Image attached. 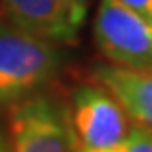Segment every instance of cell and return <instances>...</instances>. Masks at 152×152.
I'll return each mask as SVG.
<instances>
[{"label": "cell", "mask_w": 152, "mask_h": 152, "mask_svg": "<svg viewBox=\"0 0 152 152\" xmlns=\"http://www.w3.org/2000/svg\"><path fill=\"white\" fill-rule=\"evenodd\" d=\"M64 64L59 45L0 17V108L42 91Z\"/></svg>", "instance_id": "6da1fadb"}, {"label": "cell", "mask_w": 152, "mask_h": 152, "mask_svg": "<svg viewBox=\"0 0 152 152\" xmlns=\"http://www.w3.org/2000/svg\"><path fill=\"white\" fill-rule=\"evenodd\" d=\"M7 110L11 152H76L66 97L38 91Z\"/></svg>", "instance_id": "7a4b0ae2"}, {"label": "cell", "mask_w": 152, "mask_h": 152, "mask_svg": "<svg viewBox=\"0 0 152 152\" xmlns=\"http://www.w3.org/2000/svg\"><path fill=\"white\" fill-rule=\"evenodd\" d=\"M66 106L78 148H112L127 137V112L116 97L97 83H83L70 89Z\"/></svg>", "instance_id": "3957f363"}, {"label": "cell", "mask_w": 152, "mask_h": 152, "mask_svg": "<svg viewBox=\"0 0 152 152\" xmlns=\"http://www.w3.org/2000/svg\"><path fill=\"white\" fill-rule=\"evenodd\" d=\"M97 49L112 64L152 70V21L114 0H102L93 21Z\"/></svg>", "instance_id": "277c9868"}, {"label": "cell", "mask_w": 152, "mask_h": 152, "mask_svg": "<svg viewBox=\"0 0 152 152\" xmlns=\"http://www.w3.org/2000/svg\"><path fill=\"white\" fill-rule=\"evenodd\" d=\"M0 15L13 26L53 45L76 42L83 26L61 0H0Z\"/></svg>", "instance_id": "5b68a950"}, {"label": "cell", "mask_w": 152, "mask_h": 152, "mask_svg": "<svg viewBox=\"0 0 152 152\" xmlns=\"http://www.w3.org/2000/svg\"><path fill=\"white\" fill-rule=\"evenodd\" d=\"M89 78L112 93L129 118L152 129V70L102 64L89 70Z\"/></svg>", "instance_id": "8992f818"}, {"label": "cell", "mask_w": 152, "mask_h": 152, "mask_svg": "<svg viewBox=\"0 0 152 152\" xmlns=\"http://www.w3.org/2000/svg\"><path fill=\"white\" fill-rule=\"evenodd\" d=\"M125 152H152V129L135 125L127 131V137L123 140Z\"/></svg>", "instance_id": "52a82bcc"}, {"label": "cell", "mask_w": 152, "mask_h": 152, "mask_svg": "<svg viewBox=\"0 0 152 152\" xmlns=\"http://www.w3.org/2000/svg\"><path fill=\"white\" fill-rule=\"evenodd\" d=\"M114 2H118L131 11L140 13L142 17H146L148 21H152V0H114Z\"/></svg>", "instance_id": "ba28073f"}, {"label": "cell", "mask_w": 152, "mask_h": 152, "mask_svg": "<svg viewBox=\"0 0 152 152\" xmlns=\"http://www.w3.org/2000/svg\"><path fill=\"white\" fill-rule=\"evenodd\" d=\"M61 2L70 9V13L76 19L85 21V17H87V0H61Z\"/></svg>", "instance_id": "9c48e42d"}, {"label": "cell", "mask_w": 152, "mask_h": 152, "mask_svg": "<svg viewBox=\"0 0 152 152\" xmlns=\"http://www.w3.org/2000/svg\"><path fill=\"white\" fill-rule=\"evenodd\" d=\"M0 152H11V140H9V129L4 127L0 118Z\"/></svg>", "instance_id": "30bf717a"}]
</instances>
